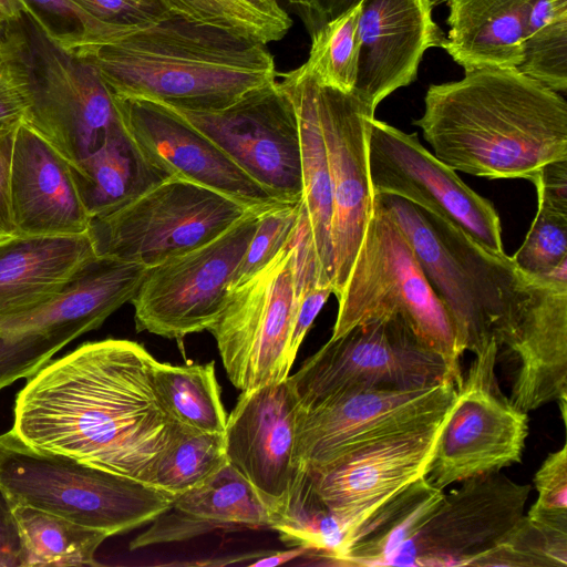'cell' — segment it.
Listing matches in <instances>:
<instances>
[{
    "label": "cell",
    "mask_w": 567,
    "mask_h": 567,
    "mask_svg": "<svg viewBox=\"0 0 567 567\" xmlns=\"http://www.w3.org/2000/svg\"><path fill=\"white\" fill-rule=\"evenodd\" d=\"M313 553L309 547L300 545L293 546L291 549L281 551H272L268 555H261L256 561L249 564L251 567H272L286 564L307 554Z\"/></svg>",
    "instance_id": "681fc988"
},
{
    "label": "cell",
    "mask_w": 567,
    "mask_h": 567,
    "mask_svg": "<svg viewBox=\"0 0 567 567\" xmlns=\"http://www.w3.org/2000/svg\"><path fill=\"white\" fill-rule=\"evenodd\" d=\"M337 300L338 313L330 339L355 326L400 316L423 343L444 359L455 381L462 382L463 352L453 322L427 281L410 240L375 200Z\"/></svg>",
    "instance_id": "5b68a950"
},
{
    "label": "cell",
    "mask_w": 567,
    "mask_h": 567,
    "mask_svg": "<svg viewBox=\"0 0 567 567\" xmlns=\"http://www.w3.org/2000/svg\"><path fill=\"white\" fill-rule=\"evenodd\" d=\"M94 18L109 24H137L167 14L157 1L148 0H74Z\"/></svg>",
    "instance_id": "60d3db41"
},
{
    "label": "cell",
    "mask_w": 567,
    "mask_h": 567,
    "mask_svg": "<svg viewBox=\"0 0 567 567\" xmlns=\"http://www.w3.org/2000/svg\"><path fill=\"white\" fill-rule=\"evenodd\" d=\"M10 200L17 234L65 236L89 230L91 218L70 163L23 122L14 136Z\"/></svg>",
    "instance_id": "cb8c5ba5"
},
{
    "label": "cell",
    "mask_w": 567,
    "mask_h": 567,
    "mask_svg": "<svg viewBox=\"0 0 567 567\" xmlns=\"http://www.w3.org/2000/svg\"><path fill=\"white\" fill-rule=\"evenodd\" d=\"M292 235L262 269L229 290L208 329L229 381L241 392L286 380L293 364L289 343L298 302Z\"/></svg>",
    "instance_id": "8fae6325"
},
{
    "label": "cell",
    "mask_w": 567,
    "mask_h": 567,
    "mask_svg": "<svg viewBox=\"0 0 567 567\" xmlns=\"http://www.w3.org/2000/svg\"><path fill=\"white\" fill-rule=\"evenodd\" d=\"M25 11L24 0H0V20L3 23L19 21Z\"/></svg>",
    "instance_id": "f907efd6"
},
{
    "label": "cell",
    "mask_w": 567,
    "mask_h": 567,
    "mask_svg": "<svg viewBox=\"0 0 567 567\" xmlns=\"http://www.w3.org/2000/svg\"><path fill=\"white\" fill-rule=\"evenodd\" d=\"M534 0H449L446 52L464 71L517 68Z\"/></svg>",
    "instance_id": "484cf974"
},
{
    "label": "cell",
    "mask_w": 567,
    "mask_h": 567,
    "mask_svg": "<svg viewBox=\"0 0 567 567\" xmlns=\"http://www.w3.org/2000/svg\"><path fill=\"white\" fill-rule=\"evenodd\" d=\"M537 498L527 513L567 516V443L549 453L534 476Z\"/></svg>",
    "instance_id": "ab89813d"
},
{
    "label": "cell",
    "mask_w": 567,
    "mask_h": 567,
    "mask_svg": "<svg viewBox=\"0 0 567 567\" xmlns=\"http://www.w3.org/2000/svg\"><path fill=\"white\" fill-rule=\"evenodd\" d=\"M13 514L20 534V567L96 566L95 553L109 537L55 514L16 505Z\"/></svg>",
    "instance_id": "f546056e"
},
{
    "label": "cell",
    "mask_w": 567,
    "mask_h": 567,
    "mask_svg": "<svg viewBox=\"0 0 567 567\" xmlns=\"http://www.w3.org/2000/svg\"><path fill=\"white\" fill-rule=\"evenodd\" d=\"M331 293L330 287L319 286L305 293L298 302L289 343V355L293 362L306 334Z\"/></svg>",
    "instance_id": "bcb514c9"
},
{
    "label": "cell",
    "mask_w": 567,
    "mask_h": 567,
    "mask_svg": "<svg viewBox=\"0 0 567 567\" xmlns=\"http://www.w3.org/2000/svg\"><path fill=\"white\" fill-rule=\"evenodd\" d=\"M29 105L27 70L0 81V126L23 122Z\"/></svg>",
    "instance_id": "f6af8a7d"
},
{
    "label": "cell",
    "mask_w": 567,
    "mask_h": 567,
    "mask_svg": "<svg viewBox=\"0 0 567 567\" xmlns=\"http://www.w3.org/2000/svg\"><path fill=\"white\" fill-rule=\"evenodd\" d=\"M532 277L528 300L501 336L514 359L509 401L528 413L557 402L567 416V281Z\"/></svg>",
    "instance_id": "7402d4cb"
},
{
    "label": "cell",
    "mask_w": 567,
    "mask_h": 567,
    "mask_svg": "<svg viewBox=\"0 0 567 567\" xmlns=\"http://www.w3.org/2000/svg\"><path fill=\"white\" fill-rule=\"evenodd\" d=\"M301 202L278 204L259 214L257 228L235 271L230 289L255 276L281 250L296 228Z\"/></svg>",
    "instance_id": "f35d334b"
},
{
    "label": "cell",
    "mask_w": 567,
    "mask_h": 567,
    "mask_svg": "<svg viewBox=\"0 0 567 567\" xmlns=\"http://www.w3.org/2000/svg\"><path fill=\"white\" fill-rule=\"evenodd\" d=\"M112 96L134 142L154 165L169 176L212 188L259 213L284 203L166 105Z\"/></svg>",
    "instance_id": "44dd1931"
},
{
    "label": "cell",
    "mask_w": 567,
    "mask_h": 567,
    "mask_svg": "<svg viewBox=\"0 0 567 567\" xmlns=\"http://www.w3.org/2000/svg\"><path fill=\"white\" fill-rule=\"evenodd\" d=\"M288 381L302 410L342 393L416 390L449 381L458 385L444 359L400 316L329 339Z\"/></svg>",
    "instance_id": "52a82bcc"
},
{
    "label": "cell",
    "mask_w": 567,
    "mask_h": 567,
    "mask_svg": "<svg viewBox=\"0 0 567 567\" xmlns=\"http://www.w3.org/2000/svg\"><path fill=\"white\" fill-rule=\"evenodd\" d=\"M432 8L426 0H361L353 93L372 111L416 79L426 50L445 48L447 39Z\"/></svg>",
    "instance_id": "603a6c76"
},
{
    "label": "cell",
    "mask_w": 567,
    "mask_h": 567,
    "mask_svg": "<svg viewBox=\"0 0 567 567\" xmlns=\"http://www.w3.org/2000/svg\"><path fill=\"white\" fill-rule=\"evenodd\" d=\"M171 508L193 537L219 528H271L276 519L252 485L228 462L198 486L175 495Z\"/></svg>",
    "instance_id": "f1b7e54d"
},
{
    "label": "cell",
    "mask_w": 567,
    "mask_h": 567,
    "mask_svg": "<svg viewBox=\"0 0 567 567\" xmlns=\"http://www.w3.org/2000/svg\"><path fill=\"white\" fill-rule=\"evenodd\" d=\"M154 386L168 415L202 432L224 433L227 414L215 363L173 365L156 360Z\"/></svg>",
    "instance_id": "4dcf8cb0"
},
{
    "label": "cell",
    "mask_w": 567,
    "mask_h": 567,
    "mask_svg": "<svg viewBox=\"0 0 567 567\" xmlns=\"http://www.w3.org/2000/svg\"><path fill=\"white\" fill-rule=\"evenodd\" d=\"M457 384L443 382L405 391H362L300 408L297 456L302 467L323 465L375 440L431 423L446 414Z\"/></svg>",
    "instance_id": "e0dca14e"
},
{
    "label": "cell",
    "mask_w": 567,
    "mask_h": 567,
    "mask_svg": "<svg viewBox=\"0 0 567 567\" xmlns=\"http://www.w3.org/2000/svg\"><path fill=\"white\" fill-rule=\"evenodd\" d=\"M394 550L386 566H484L525 515L529 484L499 472L461 482Z\"/></svg>",
    "instance_id": "4fadbf2b"
},
{
    "label": "cell",
    "mask_w": 567,
    "mask_h": 567,
    "mask_svg": "<svg viewBox=\"0 0 567 567\" xmlns=\"http://www.w3.org/2000/svg\"><path fill=\"white\" fill-rule=\"evenodd\" d=\"M532 183L538 205L567 213V159L545 164Z\"/></svg>",
    "instance_id": "ee69618b"
},
{
    "label": "cell",
    "mask_w": 567,
    "mask_h": 567,
    "mask_svg": "<svg viewBox=\"0 0 567 567\" xmlns=\"http://www.w3.org/2000/svg\"><path fill=\"white\" fill-rule=\"evenodd\" d=\"M484 566L567 567V516L527 513Z\"/></svg>",
    "instance_id": "e575fe53"
},
{
    "label": "cell",
    "mask_w": 567,
    "mask_h": 567,
    "mask_svg": "<svg viewBox=\"0 0 567 567\" xmlns=\"http://www.w3.org/2000/svg\"><path fill=\"white\" fill-rule=\"evenodd\" d=\"M227 462L224 433L202 432L177 422L174 440L155 466L152 486L178 495L205 482Z\"/></svg>",
    "instance_id": "d6a6232c"
},
{
    "label": "cell",
    "mask_w": 567,
    "mask_h": 567,
    "mask_svg": "<svg viewBox=\"0 0 567 567\" xmlns=\"http://www.w3.org/2000/svg\"><path fill=\"white\" fill-rule=\"evenodd\" d=\"M431 7H435L437 4H441L443 2H447L449 0H426Z\"/></svg>",
    "instance_id": "816d5d0a"
},
{
    "label": "cell",
    "mask_w": 567,
    "mask_h": 567,
    "mask_svg": "<svg viewBox=\"0 0 567 567\" xmlns=\"http://www.w3.org/2000/svg\"><path fill=\"white\" fill-rule=\"evenodd\" d=\"M497 357L493 342L475 354L457 386L425 476L437 488L522 462L528 415L502 393L495 373Z\"/></svg>",
    "instance_id": "5bb4252c"
},
{
    "label": "cell",
    "mask_w": 567,
    "mask_h": 567,
    "mask_svg": "<svg viewBox=\"0 0 567 567\" xmlns=\"http://www.w3.org/2000/svg\"><path fill=\"white\" fill-rule=\"evenodd\" d=\"M23 43L19 22L6 23L0 34V81L18 74L23 69Z\"/></svg>",
    "instance_id": "c3c4849f"
},
{
    "label": "cell",
    "mask_w": 567,
    "mask_h": 567,
    "mask_svg": "<svg viewBox=\"0 0 567 567\" xmlns=\"http://www.w3.org/2000/svg\"><path fill=\"white\" fill-rule=\"evenodd\" d=\"M259 214L249 209L215 239L146 267L131 301L136 330L177 340L208 330L227 300Z\"/></svg>",
    "instance_id": "7c38bea8"
},
{
    "label": "cell",
    "mask_w": 567,
    "mask_h": 567,
    "mask_svg": "<svg viewBox=\"0 0 567 567\" xmlns=\"http://www.w3.org/2000/svg\"><path fill=\"white\" fill-rule=\"evenodd\" d=\"M166 12L252 42L281 40L292 20L277 0H156Z\"/></svg>",
    "instance_id": "1f68e13d"
},
{
    "label": "cell",
    "mask_w": 567,
    "mask_h": 567,
    "mask_svg": "<svg viewBox=\"0 0 567 567\" xmlns=\"http://www.w3.org/2000/svg\"><path fill=\"white\" fill-rule=\"evenodd\" d=\"M315 93L331 182L332 293L337 298L348 279L373 212L367 128L374 111L353 92L324 86L316 80Z\"/></svg>",
    "instance_id": "d6986e66"
},
{
    "label": "cell",
    "mask_w": 567,
    "mask_h": 567,
    "mask_svg": "<svg viewBox=\"0 0 567 567\" xmlns=\"http://www.w3.org/2000/svg\"><path fill=\"white\" fill-rule=\"evenodd\" d=\"M91 62L115 96L190 111H217L277 80L265 44L167 14L120 25L72 52Z\"/></svg>",
    "instance_id": "3957f363"
},
{
    "label": "cell",
    "mask_w": 567,
    "mask_h": 567,
    "mask_svg": "<svg viewBox=\"0 0 567 567\" xmlns=\"http://www.w3.org/2000/svg\"><path fill=\"white\" fill-rule=\"evenodd\" d=\"M248 210L225 194L171 176L91 219L87 234L96 256L152 267L215 239Z\"/></svg>",
    "instance_id": "9c48e42d"
},
{
    "label": "cell",
    "mask_w": 567,
    "mask_h": 567,
    "mask_svg": "<svg viewBox=\"0 0 567 567\" xmlns=\"http://www.w3.org/2000/svg\"><path fill=\"white\" fill-rule=\"evenodd\" d=\"M277 81L296 111L305 203L323 286L333 290V250L331 238L332 194L328 156L319 121L315 79L299 66L278 73Z\"/></svg>",
    "instance_id": "4316f807"
},
{
    "label": "cell",
    "mask_w": 567,
    "mask_h": 567,
    "mask_svg": "<svg viewBox=\"0 0 567 567\" xmlns=\"http://www.w3.org/2000/svg\"><path fill=\"white\" fill-rule=\"evenodd\" d=\"M288 7L302 21L309 34L344 13L361 0H277Z\"/></svg>",
    "instance_id": "7bdbcfd3"
},
{
    "label": "cell",
    "mask_w": 567,
    "mask_h": 567,
    "mask_svg": "<svg viewBox=\"0 0 567 567\" xmlns=\"http://www.w3.org/2000/svg\"><path fill=\"white\" fill-rule=\"evenodd\" d=\"M414 121L434 156L454 171L530 182L547 163L567 159V103L516 68L466 71L429 86Z\"/></svg>",
    "instance_id": "7a4b0ae2"
},
{
    "label": "cell",
    "mask_w": 567,
    "mask_h": 567,
    "mask_svg": "<svg viewBox=\"0 0 567 567\" xmlns=\"http://www.w3.org/2000/svg\"><path fill=\"white\" fill-rule=\"evenodd\" d=\"M0 450V487L31 506L110 536L152 523L175 495L64 455L33 450L10 430Z\"/></svg>",
    "instance_id": "8992f818"
},
{
    "label": "cell",
    "mask_w": 567,
    "mask_h": 567,
    "mask_svg": "<svg viewBox=\"0 0 567 567\" xmlns=\"http://www.w3.org/2000/svg\"><path fill=\"white\" fill-rule=\"evenodd\" d=\"M70 167L91 219L121 208L171 177L144 155L123 123L101 148Z\"/></svg>",
    "instance_id": "83f0119b"
},
{
    "label": "cell",
    "mask_w": 567,
    "mask_h": 567,
    "mask_svg": "<svg viewBox=\"0 0 567 567\" xmlns=\"http://www.w3.org/2000/svg\"><path fill=\"white\" fill-rule=\"evenodd\" d=\"M19 124L0 126V240L17 234L11 214L10 185L13 143Z\"/></svg>",
    "instance_id": "b9f144b4"
},
{
    "label": "cell",
    "mask_w": 567,
    "mask_h": 567,
    "mask_svg": "<svg viewBox=\"0 0 567 567\" xmlns=\"http://www.w3.org/2000/svg\"><path fill=\"white\" fill-rule=\"evenodd\" d=\"M524 274L540 277L567 260V213L538 205L522 246L512 257Z\"/></svg>",
    "instance_id": "74e56055"
},
{
    "label": "cell",
    "mask_w": 567,
    "mask_h": 567,
    "mask_svg": "<svg viewBox=\"0 0 567 567\" xmlns=\"http://www.w3.org/2000/svg\"><path fill=\"white\" fill-rule=\"evenodd\" d=\"M361 1L310 35L308 59L299 68L319 84L353 92L359 59Z\"/></svg>",
    "instance_id": "836d02e7"
},
{
    "label": "cell",
    "mask_w": 567,
    "mask_h": 567,
    "mask_svg": "<svg viewBox=\"0 0 567 567\" xmlns=\"http://www.w3.org/2000/svg\"><path fill=\"white\" fill-rule=\"evenodd\" d=\"M3 434L0 435V450H1V446H2V443H3Z\"/></svg>",
    "instance_id": "db71d44e"
},
{
    "label": "cell",
    "mask_w": 567,
    "mask_h": 567,
    "mask_svg": "<svg viewBox=\"0 0 567 567\" xmlns=\"http://www.w3.org/2000/svg\"><path fill=\"white\" fill-rule=\"evenodd\" d=\"M299 410L287 378L243 391L227 415V461L252 485L276 519L303 468L297 456Z\"/></svg>",
    "instance_id": "ffe728a7"
},
{
    "label": "cell",
    "mask_w": 567,
    "mask_h": 567,
    "mask_svg": "<svg viewBox=\"0 0 567 567\" xmlns=\"http://www.w3.org/2000/svg\"><path fill=\"white\" fill-rule=\"evenodd\" d=\"M95 256L87 233L0 240V320L51 299Z\"/></svg>",
    "instance_id": "d4e9b609"
},
{
    "label": "cell",
    "mask_w": 567,
    "mask_h": 567,
    "mask_svg": "<svg viewBox=\"0 0 567 567\" xmlns=\"http://www.w3.org/2000/svg\"><path fill=\"white\" fill-rule=\"evenodd\" d=\"M29 105L23 120L70 164L101 148L122 125L112 93L95 66L65 51L23 13Z\"/></svg>",
    "instance_id": "ba28073f"
},
{
    "label": "cell",
    "mask_w": 567,
    "mask_h": 567,
    "mask_svg": "<svg viewBox=\"0 0 567 567\" xmlns=\"http://www.w3.org/2000/svg\"><path fill=\"white\" fill-rule=\"evenodd\" d=\"M516 69L556 92H566L567 14L529 12L523 59Z\"/></svg>",
    "instance_id": "d590c367"
},
{
    "label": "cell",
    "mask_w": 567,
    "mask_h": 567,
    "mask_svg": "<svg viewBox=\"0 0 567 567\" xmlns=\"http://www.w3.org/2000/svg\"><path fill=\"white\" fill-rule=\"evenodd\" d=\"M451 410L431 423L375 440L323 465L303 467L321 503L343 525L346 546L381 504L426 476Z\"/></svg>",
    "instance_id": "ac0fdd59"
},
{
    "label": "cell",
    "mask_w": 567,
    "mask_h": 567,
    "mask_svg": "<svg viewBox=\"0 0 567 567\" xmlns=\"http://www.w3.org/2000/svg\"><path fill=\"white\" fill-rule=\"evenodd\" d=\"M166 106L212 140L280 202L302 199L298 120L277 80L217 111Z\"/></svg>",
    "instance_id": "9a60e30c"
},
{
    "label": "cell",
    "mask_w": 567,
    "mask_h": 567,
    "mask_svg": "<svg viewBox=\"0 0 567 567\" xmlns=\"http://www.w3.org/2000/svg\"><path fill=\"white\" fill-rule=\"evenodd\" d=\"M20 548L13 504L0 487V567H20Z\"/></svg>",
    "instance_id": "7dc6e473"
},
{
    "label": "cell",
    "mask_w": 567,
    "mask_h": 567,
    "mask_svg": "<svg viewBox=\"0 0 567 567\" xmlns=\"http://www.w3.org/2000/svg\"><path fill=\"white\" fill-rule=\"evenodd\" d=\"M4 24L1 20H0V34L2 33L3 29H4Z\"/></svg>",
    "instance_id": "f5cc1de1"
},
{
    "label": "cell",
    "mask_w": 567,
    "mask_h": 567,
    "mask_svg": "<svg viewBox=\"0 0 567 567\" xmlns=\"http://www.w3.org/2000/svg\"><path fill=\"white\" fill-rule=\"evenodd\" d=\"M155 362L131 340L83 343L28 378L11 431L33 450L152 485L177 427L156 394Z\"/></svg>",
    "instance_id": "6da1fadb"
},
{
    "label": "cell",
    "mask_w": 567,
    "mask_h": 567,
    "mask_svg": "<svg viewBox=\"0 0 567 567\" xmlns=\"http://www.w3.org/2000/svg\"><path fill=\"white\" fill-rule=\"evenodd\" d=\"M367 146L374 195L404 198L437 214L484 248L505 254L501 220L492 203L431 154L416 133L408 134L372 117Z\"/></svg>",
    "instance_id": "2e32d148"
},
{
    "label": "cell",
    "mask_w": 567,
    "mask_h": 567,
    "mask_svg": "<svg viewBox=\"0 0 567 567\" xmlns=\"http://www.w3.org/2000/svg\"><path fill=\"white\" fill-rule=\"evenodd\" d=\"M374 200L410 240L432 289L445 307L461 351L496 342L530 296L532 277L512 257L493 252L437 214L404 198Z\"/></svg>",
    "instance_id": "277c9868"
},
{
    "label": "cell",
    "mask_w": 567,
    "mask_h": 567,
    "mask_svg": "<svg viewBox=\"0 0 567 567\" xmlns=\"http://www.w3.org/2000/svg\"><path fill=\"white\" fill-rule=\"evenodd\" d=\"M146 267L95 256L51 299L0 320V390L28 379L134 298Z\"/></svg>",
    "instance_id": "30bf717a"
},
{
    "label": "cell",
    "mask_w": 567,
    "mask_h": 567,
    "mask_svg": "<svg viewBox=\"0 0 567 567\" xmlns=\"http://www.w3.org/2000/svg\"><path fill=\"white\" fill-rule=\"evenodd\" d=\"M31 16L62 49L79 52L106 40L120 27L91 16L74 0H24Z\"/></svg>",
    "instance_id": "8d00e7d4"
},
{
    "label": "cell",
    "mask_w": 567,
    "mask_h": 567,
    "mask_svg": "<svg viewBox=\"0 0 567 567\" xmlns=\"http://www.w3.org/2000/svg\"><path fill=\"white\" fill-rule=\"evenodd\" d=\"M148 1H156V0H148Z\"/></svg>",
    "instance_id": "11a10c76"
}]
</instances>
